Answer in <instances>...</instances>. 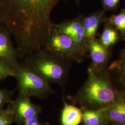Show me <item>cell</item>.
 Wrapping results in <instances>:
<instances>
[{"label": "cell", "instance_id": "cell-1", "mask_svg": "<svg viewBox=\"0 0 125 125\" xmlns=\"http://www.w3.org/2000/svg\"><path fill=\"white\" fill-rule=\"evenodd\" d=\"M66 0H0V25L9 29L20 56L42 48L53 26V10Z\"/></svg>", "mask_w": 125, "mask_h": 125}, {"label": "cell", "instance_id": "cell-2", "mask_svg": "<svg viewBox=\"0 0 125 125\" xmlns=\"http://www.w3.org/2000/svg\"><path fill=\"white\" fill-rule=\"evenodd\" d=\"M124 90L118 89L112 83L107 68L95 72L88 68V77L76 93L68 96L72 104L80 108L96 109L108 107L121 97Z\"/></svg>", "mask_w": 125, "mask_h": 125}, {"label": "cell", "instance_id": "cell-3", "mask_svg": "<svg viewBox=\"0 0 125 125\" xmlns=\"http://www.w3.org/2000/svg\"><path fill=\"white\" fill-rule=\"evenodd\" d=\"M23 62L50 84H57L62 88L67 83L72 65V62L59 58L43 49L25 57Z\"/></svg>", "mask_w": 125, "mask_h": 125}, {"label": "cell", "instance_id": "cell-4", "mask_svg": "<svg viewBox=\"0 0 125 125\" xmlns=\"http://www.w3.org/2000/svg\"><path fill=\"white\" fill-rule=\"evenodd\" d=\"M42 49L70 62H83L88 53L54 26L46 37Z\"/></svg>", "mask_w": 125, "mask_h": 125}, {"label": "cell", "instance_id": "cell-5", "mask_svg": "<svg viewBox=\"0 0 125 125\" xmlns=\"http://www.w3.org/2000/svg\"><path fill=\"white\" fill-rule=\"evenodd\" d=\"M13 77L16 81L19 94L43 99L55 94L49 83L24 62L20 63L14 69Z\"/></svg>", "mask_w": 125, "mask_h": 125}, {"label": "cell", "instance_id": "cell-6", "mask_svg": "<svg viewBox=\"0 0 125 125\" xmlns=\"http://www.w3.org/2000/svg\"><path fill=\"white\" fill-rule=\"evenodd\" d=\"M84 17V15L80 14L74 19L54 23L53 26L59 31L69 36L77 45L88 52L89 43L85 36Z\"/></svg>", "mask_w": 125, "mask_h": 125}, {"label": "cell", "instance_id": "cell-7", "mask_svg": "<svg viewBox=\"0 0 125 125\" xmlns=\"http://www.w3.org/2000/svg\"><path fill=\"white\" fill-rule=\"evenodd\" d=\"M10 105L14 115V122L18 125L28 119L39 116L42 112L40 106L32 103L30 97L21 94H18Z\"/></svg>", "mask_w": 125, "mask_h": 125}, {"label": "cell", "instance_id": "cell-8", "mask_svg": "<svg viewBox=\"0 0 125 125\" xmlns=\"http://www.w3.org/2000/svg\"><path fill=\"white\" fill-rule=\"evenodd\" d=\"M12 36L7 27L0 25V61L14 70L20 62L17 50L12 41Z\"/></svg>", "mask_w": 125, "mask_h": 125}, {"label": "cell", "instance_id": "cell-9", "mask_svg": "<svg viewBox=\"0 0 125 125\" xmlns=\"http://www.w3.org/2000/svg\"><path fill=\"white\" fill-rule=\"evenodd\" d=\"M88 52L91 59L89 68L95 72H102L107 67L110 59L108 48L103 46L95 38L89 42Z\"/></svg>", "mask_w": 125, "mask_h": 125}, {"label": "cell", "instance_id": "cell-10", "mask_svg": "<svg viewBox=\"0 0 125 125\" xmlns=\"http://www.w3.org/2000/svg\"><path fill=\"white\" fill-rule=\"evenodd\" d=\"M112 83L118 89L125 91V48L118 58L107 67Z\"/></svg>", "mask_w": 125, "mask_h": 125}, {"label": "cell", "instance_id": "cell-11", "mask_svg": "<svg viewBox=\"0 0 125 125\" xmlns=\"http://www.w3.org/2000/svg\"><path fill=\"white\" fill-rule=\"evenodd\" d=\"M105 13L106 11L102 9L91 13L87 16L84 17L83 26L85 36L88 43L95 38L99 27L107 18Z\"/></svg>", "mask_w": 125, "mask_h": 125}, {"label": "cell", "instance_id": "cell-12", "mask_svg": "<svg viewBox=\"0 0 125 125\" xmlns=\"http://www.w3.org/2000/svg\"><path fill=\"white\" fill-rule=\"evenodd\" d=\"M63 106L61 111L60 121L61 125H79L82 122V112L80 107L68 104L62 95Z\"/></svg>", "mask_w": 125, "mask_h": 125}, {"label": "cell", "instance_id": "cell-13", "mask_svg": "<svg viewBox=\"0 0 125 125\" xmlns=\"http://www.w3.org/2000/svg\"><path fill=\"white\" fill-rule=\"evenodd\" d=\"M106 119L108 123H125V91L121 97L105 110Z\"/></svg>", "mask_w": 125, "mask_h": 125}, {"label": "cell", "instance_id": "cell-14", "mask_svg": "<svg viewBox=\"0 0 125 125\" xmlns=\"http://www.w3.org/2000/svg\"><path fill=\"white\" fill-rule=\"evenodd\" d=\"M92 109L81 108L82 112V122L83 125H105L108 123L105 112L107 108Z\"/></svg>", "mask_w": 125, "mask_h": 125}, {"label": "cell", "instance_id": "cell-15", "mask_svg": "<svg viewBox=\"0 0 125 125\" xmlns=\"http://www.w3.org/2000/svg\"><path fill=\"white\" fill-rule=\"evenodd\" d=\"M120 39L119 32L115 28L105 20L102 33L99 39L101 43L105 47L109 48L115 45Z\"/></svg>", "mask_w": 125, "mask_h": 125}, {"label": "cell", "instance_id": "cell-16", "mask_svg": "<svg viewBox=\"0 0 125 125\" xmlns=\"http://www.w3.org/2000/svg\"><path fill=\"white\" fill-rule=\"evenodd\" d=\"M106 21L115 28L120 39L125 41V8L121 9L118 14H113L106 18Z\"/></svg>", "mask_w": 125, "mask_h": 125}, {"label": "cell", "instance_id": "cell-17", "mask_svg": "<svg viewBox=\"0 0 125 125\" xmlns=\"http://www.w3.org/2000/svg\"><path fill=\"white\" fill-rule=\"evenodd\" d=\"M15 90L0 89V113L4 110L5 107L12 101Z\"/></svg>", "mask_w": 125, "mask_h": 125}, {"label": "cell", "instance_id": "cell-18", "mask_svg": "<svg viewBox=\"0 0 125 125\" xmlns=\"http://www.w3.org/2000/svg\"><path fill=\"white\" fill-rule=\"evenodd\" d=\"M14 122L13 110L10 104L0 113V125H11Z\"/></svg>", "mask_w": 125, "mask_h": 125}, {"label": "cell", "instance_id": "cell-19", "mask_svg": "<svg viewBox=\"0 0 125 125\" xmlns=\"http://www.w3.org/2000/svg\"><path fill=\"white\" fill-rule=\"evenodd\" d=\"M14 70L5 62L0 61V82L10 76L13 77Z\"/></svg>", "mask_w": 125, "mask_h": 125}, {"label": "cell", "instance_id": "cell-20", "mask_svg": "<svg viewBox=\"0 0 125 125\" xmlns=\"http://www.w3.org/2000/svg\"><path fill=\"white\" fill-rule=\"evenodd\" d=\"M121 0H101L103 9L106 11H115Z\"/></svg>", "mask_w": 125, "mask_h": 125}, {"label": "cell", "instance_id": "cell-21", "mask_svg": "<svg viewBox=\"0 0 125 125\" xmlns=\"http://www.w3.org/2000/svg\"><path fill=\"white\" fill-rule=\"evenodd\" d=\"M20 125H43V123L40 122L39 116H37L26 120Z\"/></svg>", "mask_w": 125, "mask_h": 125}, {"label": "cell", "instance_id": "cell-22", "mask_svg": "<svg viewBox=\"0 0 125 125\" xmlns=\"http://www.w3.org/2000/svg\"><path fill=\"white\" fill-rule=\"evenodd\" d=\"M109 125H125V123H113V122H109L108 123Z\"/></svg>", "mask_w": 125, "mask_h": 125}, {"label": "cell", "instance_id": "cell-23", "mask_svg": "<svg viewBox=\"0 0 125 125\" xmlns=\"http://www.w3.org/2000/svg\"><path fill=\"white\" fill-rule=\"evenodd\" d=\"M74 1H75L76 6L77 7H79L80 5V0H74Z\"/></svg>", "mask_w": 125, "mask_h": 125}, {"label": "cell", "instance_id": "cell-24", "mask_svg": "<svg viewBox=\"0 0 125 125\" xmlns=\"http://www.w3.org/2000/svg\"><path fill=\"white\" fill-rule=\"evenodd\" d=\"M43 125H50L49 123H44V124H43Z\"/></svg>", "mask_w": 125, "mask_h": 125}, {"label": "cell", "instance_id": "cell-25", "mask_svg": "<svg viewBox=\"0 0 125 125\" xmlns=\"http://www.w3.org/2000/svg\"><path fill=\"white\" fill-rule=\"evenodd\" d=\"M109 125V124H108H108H106V125Z\"/></svg>", "mask_w": 125, "mask_h": 125}]
</instances>
